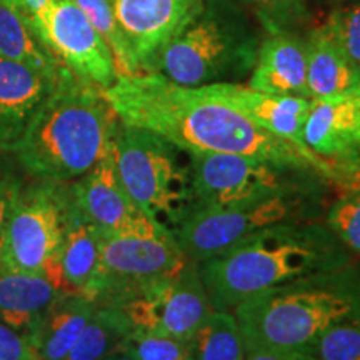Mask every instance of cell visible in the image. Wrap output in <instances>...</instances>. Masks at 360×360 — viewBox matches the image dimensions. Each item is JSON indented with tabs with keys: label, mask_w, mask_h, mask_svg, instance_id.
<instances>
[{
	"label": "cell",
	"mask_w": 360,
	"mask_h": 360,
	"mask_svg": "<svg viewBox=\"0 0 360 360\" xmlns=\"http://www.w3.org/2000/svg\"><path fill=\"white\" fill-rule=\"evenodd\" d=\"M60 294L42 274L0 270V322L27 335Z\"/></svg>",
	"instance_id": "22"
},
{
	"label": "cell",
	"mask_w": 360,
	"mask_h": 360,
	"mask_svg": "<svg viewBox=\"0 0 360 360\" xmlns=\"http://www.w3.org/2000/svg\"><path fill=\"white\" fill-rule=\"evenodd\" d=\"M119 122L101 87L60 65L47 98L11 154L34 177L72 182L112 150Z\"/></svg>",
	"instance_id": "3"
},
{
	"label": "cell",
	"mask_w": 360,
	"mask_h": 360,
	"mask_svg": "<svg viewBox=\"0 0 360 360\" xmlns=\"http://www.w3.org/2000/svg\"><path fill=\"white\" fill-rule=\"evenodd\" d=\"M0 57L57 74L60 62L45 47L17 0H0Z\"/></svg>",
	"instance_id": "23"
},
{
	"label": "cell",
	"mask_w": 360,
	"mask_h": 360,
	"mask_svg": "<svg viewBox=\"0 0 360 360\" xmlns=\"http://www.w3.org/2000/svg\"><path fill=\"white\" fill-rule=\"evenodd\" d=\"M44 44L62 65L102 90L119 77L109 45L74 0H53Z\"/></svg>",
	"instance_id": "14"
},
{
	"label": "cell",
	"mask_w": 360,
	"mask_h": 360,
	"mask_svg": "<svg viewBox=\"0 0 360 360\" xmlns=\"http://www.w3.org/2000/svg\"><path fill=\"white\" fill-rule=\"evenodd\" d=\"M327 162L330 165L328 182L344 192L360 191V146Z\"/></svg>",
	"instance_id": "33"
},
{
	"label": "cell",
	"mask_w": 360,
	"mask_h": 360,
	"mask_svg": "<svg viewBox=\"0 0 360 360\" xmlns=\"http://www.w3.org/2000/svg\"><path fill=\"white\" fill-rule=\"evenodd\" d=\"M245 352H310L328 328L360 323V274L350 265L309 274L233 309Z\"/></svg>",
	"instance_id": "4"
},
{
	"label": "cell",
	"mask_w": 360,
	"mask_h": 360,
	"mask_svg": "<svg viewBox=\"0 0 360 360\" xmlns=\"http://www.w3.org/2000/svg\"><path fill=\"white\" fill-rule=\"evenodd\" d=\"M245 360H319L310 352H245Z\"/></svg>",
	"instance_id": "36"
},
{
	"label": "cell",
	"mask_w": 360,
	"mask_h": 360,
	"mask_svg": "<svg viewBox=\"0 0 360 360\" xmlns=\"http://www.w3.org/2000/svg\"><path fill=\"white\" fill-rule=\"evenodd\" d=\"M199 89L215 101L233 107L265 132L307 148L304 143V125L312 102L310 98L265 94L231 82L202 85Z\"/></svg>",
	"instance_id": "15"
},
{
	"label": "cell",
	"mask_w": 360,
	"mask_h": 360,
	"mask_svg": "<svg viewBox=\"0 0 360 360\" xmlns=\"http://www.w3.org/2000/svg\"><path fill=\"white\" fill-rule=\"evenodd\" d=\"M188 342L193 360H245L240 328L227 310H210Z\"/></svg>",
	"instance_id": "25"
},
{
	"label": "cell",
	"mask_w": 360,
	"mask_h": 360,
	"mask_svg": "<svg viewBox=\"0 0 360 360\" xmlns=\"http://www.w3.org/2000/svg\"><path fill=\"white\" fill-rule=\"evenodd\" d=\"M310 354L319 360H360V323H340L319 337Z\"/></svg>",
	"instance_id": "29"
},
{
	"label": "cell",
	"mask_w": 360,
	"mask_h": 360,
	"mask_svg": "<svg viewBox=\"0 0 360 360\" xmlns=\"http://www.w3.org/2000/svg\"><path fill=\"white\" fill-rule=\"evenodd\" d=\"M114 162L120 186L155 222L170 232L195 210L191 165H182L177 147L147 130L119 122Z\"/></svg>",
	"instance_id": "6"
},
{
	"label": "cell",
	"mask_w": 360,
	"mask_h": 360,
	"mask_svg": "<svg viewBox=\"0 0 360 360\" xmlns=\"http://www.w3.org/2000/svg\"><path fill=\"white\" fill-rule=\"evenodd\" d=\"M70 212L67 184L40 180L22 187L0 238V270L42 274L58 290L65 292L58 252Z\"/></svg>",
	"instance_id": "7"
},
{
	"label": "cell",
	"mask_w": 360,
	"mask_h": 360,
	"mask_svg": "<svg viewBox=\"0 0 360 360\" xmlns=\"http://www.w3.org/2000/svg\"><path fill=\"white\" fill-rule=\"evenodd\" d=\"M302 205V199L297 193H287L254 204L197 209L179 225L174 237L187 259L200 264L260 229L299 222Z\"/></svg>",
	"instance_id": "10"
},
{
	"label": "cell",
	"mask_w": 360,
	"mask_h": 360,
	"mask_svg": "<svg viewBox=\"0 0 360 360\" xmlns=\"http://www.w3.org/2000/svg\"><path fill=\"white\" fill-rule=\"evenodd\" d=\"M188 155L195 210L254 204L299 192L292 175L302 170L237 154Z\"/></svg>",
	"instance_id": "9"
},
{
	"label": "cell",
	"mask_w": 360,
	"mask_h": 360,
	"mask_svg": "<svg viewBox=\"0 0 360 360\" xmlns=\"http://www.w3.org/2000/svg\"><path fill=\"white\" fill-rule=\"evenodd\" d=\"M102 92L124 125L159 135L188 154L247 155L330 177L328 162L309 148L265 132L199 87L177 85L159 72L119 75Z\"/></svg>",
	"instance_id": "1"
},
{
	"label": "cell",
	"mask_w": 360,
	"mask_h": 360,
	"mask_svg": "<svg viewBox=\"0 0 360 360\" xmlns=\"http://www.w3.org/2000/svg\"><path fill=\"white\" fill-rule=\"evenodd\" d=\"M103 360H137V359H135L134 355L130 354L129 350L125 349L122 344H120L119 347H117V349L114 350V352H110Z\"/></svg>",
	"instance_id": "37"
},
{
	"label": "cell",
	"mask_w": 360,
	"mask_h": 360,
	"mask_svg": "<svg viewBox=\"0 0 360 360\" xmlns=\"http://www.w3.org/2000/svg\"><path fill=\"white\" fill-rule=\"evenodd\" d=\"M122 345L137 360H193L191 342L132 328Z\"/></svg>",
	"instance_id": "27"
},
{
	"label": "cell",
	"mask_w": 360,
	"mask_h": 360,
	"mask_svg": "<svg viewBox=\"0 0 360 360\" xmlns=\"http://www.w3.org/2000/svg\"><path fill=\"white\" fill-rule=\"evenodd\" d=\"M132 75L154 72L159 53L204 11V0H109Z\"/></svg>",
	"instance_id": "12"
},
{
	"label": "cell",
	"mask_w": 360,
	"mask_h": 360,
	"mask_svg": "<svg viewBox=\"0 0 360 360\" xmlns=\"http://www.w3.org/2000/svg\"><path fill=\"white\" fill-rule=\"evenodd\" d=\"M75 212L94 229L117 236H154L167 229L148 217L120 186L112 150L69 186Z\"/></svg>",
	"instance_id": "13"
},
{
	"label": "cell",
	"mask_w": 360,
	"mask_h": 360,
	"mask_svg": "<svg viewBox=\"0 0 360 360\" xmlns=\"http://www.w3.org/2000/svg\"><path fill=\"white\" fill-rule=\"evenodd\" d=\"M0 360H37L29 339L0 322Z\"/></svg>",
	"instance_id": "34"
},
{
	"label": "cell",
	"mask_w": 360,
	"mask_h": 360,
	"mask_svg": "<svg viewBox=\"0 0 360 360\" xmlns=\"http://www.w3.org/2000/svg\"><path fill=\"white\" fill-rule=\"evenodd\" d=\"M249 87L276 96L309 98L305 40L287 30H270L259 45Z\"/></svg>",
	"instance_id": "18"
},
{
	"label": "cell",
	"mask_w": 360,
	"mask_h": 360,
	"mask_svg": "<svg viewBox=\"0 0 360 360\" xmlns=\"http://www.w3.org/2000/svg\"><path fill=\"white\" fill-rule=\"evenodd\" d=\"M94 310L96 302L87 297L67 292L58 295L25 335L37 360H65Z\"/></svg>",
	"instance_id": "19"
},
{
	"label": "cell",
	"mask_w": 360,
	"mask_h": 360,
	"mask_svg": "<svg viewBox=\"0 0 360 360\" xmlns=\"http://www.w3.org/2000/svg\"><path fill=\"white\" fill-rule=\"evenodd\" d=\"M347 265V247L327 224L299 220L260 229L197 267L210 307L231 312L270 287Z\"/></svg>",
	"instance_id": "2"
},
{
	"label": "cell",
	"mask_w": 360,
	"mask_h": 360,
	"mask_svg": "<svg viewBox=\"0 0 360 360\" xmlns=\"http://www.w3.org/2000/svg\"><path fill=\"white\" fill-rule=\"evenodd\" d=\"M20 4V7L24 8L32 25L37 30L39 37H45V29H47V19L49 13H51V8L53 6V0H17Z\"/></svg>",
	"instance_id": "35"
},
{
	"label": "cell",
	"mask_w": 360,
	"mask_h": 360,
	"mask_svg": "<svg viewBox=\"0 0 360 360\" xmlns=\"http://www.w3.org/2000/svg\"><path fill=\"white\" fill-rule=\"evenodd\" d=\"M132 326L122 310L110 304H96L92 317L65 360H103L122 344Z\"/></svg>",
	"instance_id": "24"
},
{
	"label": "cell",
	"mask_w": 360,
	"mask_h": 360,
	"mask_svg": "<svg viewBox=\"0 0 360 360\" xmlns=\"http://www.w3.org/2000/svg\"><path fill=\"white\" fill-rule=\"evenodd\" d=\"M58 265L64 290L96 302L101 281V240L96 229L75 212L74 205L58 252Z\"/></svg>",
	"instance_id": "21"
},
{
	"label": "cell",
	"mask_w": 360,
	"mask_h": 360,
	"mask_svg": "<svg viewBox=\"0 0 360 360\" xmlns=\"http://www.w3.org/2000/svg\"><path fill=\"white\" fill-rule=\"evenodd\" d=\"M56 77L57 74L0 57V147L11 150L19 142Z\"/></svg>",
	"instance_id": "16"
},
{
	"label": "cell",
	"mask_w": 360,
	"mask_h": 360,
	"mask_svg": "<svg viewBox=\"0 0 360 360\" xmlns=\"http://www.w3.org/2000/svg\"><path fill=\"white\" fill-rule=\"evenodd\" d=\"M257 40L233 4L210 0L157 57L154 72L184 87L220 84L254 69Z\"/></svg>",
	"instance_id": "5"
},
{
	"label": "cell",
	"mask_w": 360,
	"mask_h": 360,
	"mask_svg": "<svg viewBox=\"0 0 360 360\" xmlns=\"http://www.w3.org/2000/svg\"><path fill=\"white\" fill-rule=\"evenodd\" d=\"M97 233L101 240V281L96 304L112 302L142 283L174 276L191 262L170 231L154 236H117L101 231Z\"/></svg>",
	"instance_id": "11"
},
{
	"label": "cell",
	"mask_w": 360,
	"mask_h": 360,
	"mask_svg": "<svg viewBox=\"0 0 360 360\" xmlns=\"http://www.w3.org/2000/svg\"><path fill=\"white\" fill-rule=\"evenodd\" d=\"M22 187L24 184L13 165V159H11V150L0 147V238H2L8 212Z\"/></svg>",
	"instance_id": "32"
},
{
	"label": "cell",
	"mask_w": 360,
	"mask_h": 360,
	"mask_svg": "<svg viewBox=\"0 0 360 360\" xmlns=\"http://www.w3.org/2000/svg\"><path fill=\"white\" fill-rule=\"evenodd\" d=\"M264 25L270 30H287L307 15L305 0H254Z\"/></svg>",
	"instance_id": "31"
},
{
	"label": "cell",
	"mask_w": 360,
	"mask_h": 360,
	"mask_svg": "<svg viewBox=\"0 0 360 360\" xmlns=\"http://www.w3.org/2000/svg\"><path fill=\"white\" fill-rule=\"evenodd\" d=\"M107 304L122 310L132 328L180 340H191L212 310L192 260L174 276L142 283Z\"/></svg>",
	"instance_id": "8"
},
{
	"label": "cell",
	"mask_w": 360,
	"mask_h": 360,
	"mask_svg": "<svg viewBox=\"0 0 360 360\" xmlns=\"http://www.w3.org/2000/svg\"><path fill=\"white\" fill-rule=\"evenodd\" d=\"M304 143L323 160L360 146V87L310 102L304 125Z\"/></svg>",
	"instance_id": "17"
},
{
	"label": "cell",
	"mask_w": 360,
	"mask_h": 360,
	"mask_svg": "<svg viewBox=\"0 0 360 360\" xmlns=\"http://www.w3.org/2000/svg\"><path fill=\"white\" fill-rule=\"evenodd\" d=\"M326 224L342 244L360 254V191L344 192L328 209Z\"/></svg>",
	"instance_id": "28"
},
{
	"label": "cell",
	"mask_w": 360,
	"mask_h": 360,
	"mask_svg": "<svg viewBox=\"0 0 360 360\" xmlns=\"http://www.w3.org/2000/svg\"><path fill=\"white\" fill-rule=\"evenodd\" d=\"M305 57L310 101L335 97L360 87V74L345 57L327 22L309 34Z\"/></svg>",
	"instance_id": "20"
},
{
	"label": "cell",
	"mask_w": 360,
	"mask_h": 360,
	"mask_svg": "<svg viewBox=\"0 0 360 360\" xmlns=\"http://www.w3.org/2000/svg\"><path fill=\"white\" fill-rule=\"evenodd\" d=\"M327 24L330 25L345 57L360 74V2L335 8Z\"/></svg>",
	"instance_id": "30"
},
{
	"label": "cell",
	"mask_w": 360,
	"mask_h": 360,
	"mask_svg": "<svg viewBox=\"0 0 360 360\" xmlns=\"http://www.w3.org/2000/svg\"><path fill=\"white\" fill-rule=\"evenodd\" d=\"M74 2L109 45L112 56L115 58L119 75H132L127 45H125L119 25H117L109 0H74Z\"/></svg>",
	"instance_id": "26"
}]
</instances>
